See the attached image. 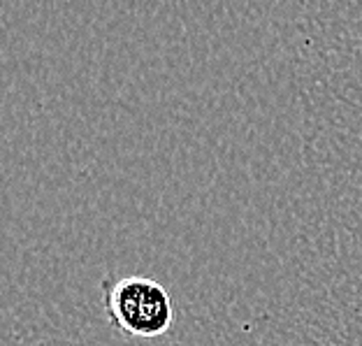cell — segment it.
<instances>
[{"mask_svg":"<svg viewBox=\"0 0 362 346\" xmlns=\"http://www.w3.org/2000/svg\"><path fill=\"white\" fill-rule=\"evenodd\" d=\"M103 307L107 321L126 337L153 340L175 323V304L168 288L149 277L105 279Z\"/></svg>","mask_w":362,"mask_h":346,"instance_id":"6da1fadb","label":"cell"}]
</instances>
